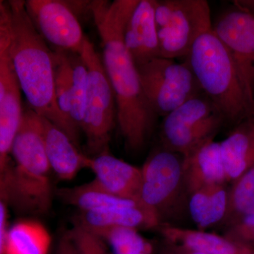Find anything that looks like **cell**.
<instances>
[{
    "mask_svg": "<svg viewBox=\"0 0 254 254\" xmlns=\"http://www.w3.org/2000/svg\"><path fill=\"white\" fill-rule=\"evenodd\" d=\"M139 0L95 1L91 9L101 38L103 63L115 93L117 120L127 149L144 147L156 115L151 109L140 81L138 69L125 43V29Z\"/></svg>",
    "mask_w": 254,
    "mask_h": 254,
    "instance_id": "1",
    "label": "cell"
},
{
    "mask_svg": "<svg viewBox=\"0 0 254 254\" xmlns=\"http://www.w3.org/2000/svg\"><path fill=\"white\" fill-rule=\"evenodd\" d=\"M0 38L6 43L31 109L63 130L78 147L79 129L64 116L57 102L53 53L32 21L26 1H0Z\"/></svg>",
    "mask_w": 254,
    "mask_h": 254,
    "instance_id": "2",
    "label": "cell"
},
{
    "mask_svg": "<svg viewBox=\"0 0 254 254\" xmlns=\"http://www.w3.org/2000/svg\"><path fill=\"white\" fill-rule=\"evenodd\" d=\"M51 170L34 112L31 108L23 109L11 160L0 170V201L21 215L48 213L53 198Z\"/></svg>",
    "mask_w": 254,
    "mask_h": 254,
    "instance_id": "3",
    "label": "cell"
},
{
    "mask_svg": "<svg viewBox=\"0 0 254 254\" xmlns=\"http://www.w3.org/2000/svg\"><path fill=\"white\" fill-rule=\"evenodd\" d=\"M186 63L224 120L238 123L252 117L253 108L231 55L213 29L195 41L187 55Z\"/></svg>",
    "mask_w": 254,
    "mask_h": 254,
    "instance_id": "4",
    "label": "cell"
},
{
    "mask_svg": "<svg viewBox=\"0 0 254 254\" xmlns=\"http://www.w3.org/2000/svg\"><path fill=\"white\" fill-rule=\"evenodd\" d=\"M141 172L142 201L155 214L160 226L172 225L189 213L183 156L165 148L157 150Z\"/></svg>",
    "mask_w": 254,
    "mask_h": 254,
    "instance_id": "5",
    "label": "cell"
},
{
    "mask_svg": "<svg viewBox=\"0 0 254 254\" xmlns=\"http://www.w3.org/2000/svg\"><path fill=\"white\" fill-rule=\"evenodd\" d=\"M79 55L88 69V93L81 130L90 153L98 156L108 153L110 135L118 116L116 100L103 60L88 38Z\"/></svg>",
    "mask_w": 254,
    "mask_h": 254,
    "instance_id": "6",
    "label": "cell"
},
{
    "mask_svg": "<svg viewBox=\"0 0 254 254\" xmlns=\"http://www.w3.org/2000/svg\"><path fill=\"white\" fill-rule=\"evenodd\" d=\"M160 57L176 59L190 53L195 41L213 29L205 0L155 1Z\"/></svg>",
    "mask_w": 254,
    "mask_h": 254,
    "instance_id": "7",
    "label": "cell"
},
{
    "mask_svg": "<svg viewBox=\"0 0 254 254\" xmlns=\"http://www.w3.org/2000/svg\"><path fill=\"white\" fill-rule=\"evenodd\" d=\"M219 110L202 93L189 100L164 118L161 128L163 148L188 156L213 139L224 121Z\"/></svg>",
    "mask_w": 254,
    "mask_h": 254,
    "instance_id": "8",
    "label": "cell"
},
{
    "mask_svg": "<svg viewBox=\"0 0 254 254\" xmlns=\"http://www.w3.org/2000/svg\"><path fill=\"white\" fill-rule=\"evenodd\" d=\"M143 93L156 116L163 117L203 93L188 64L158 58L137 67Z\"/></svg>",
    "mask_w": 254,
    "mask_h": 254,
    "instance_id": "9",
    "label": "cell"
},
{
    "mask_svg": "<svg viewBox=\"0 0 254 254\" xmlns=\"http://www.w3.org/2000/svg\"><path fill=\"white\" fill-rule=\"evenodd\" d=\"M213 31L226 47L254 108V16L240 9L220 15Z\"/></svg>",
    "mask_w": 254,
    "mask_h": 254,
    "instance_id": "10",
    "label": "cell"
},
{
    "mask_svg": "<svg viewBox=\"0 0 254 254\" xmlns=\"http://www.w3.org/2000/svg\"><path fill=\"white\" fill-rule=\"evenodd\" d=\"M26 9L42 37L58 50L77 53L86 37L76 15L58 0H28Z\"/></svg>",
    "mask_w": 254,
    "mask_h": 254,
    "instance_id": "11",
    "label": "cell"
},
{
    "mask_svg": "<svg viewBox=\"0 0 254 254\" xmlns=\"http://www.w3.org/2000/svg\"><path fill=\"white\" fill-rule=\"evenodd\" d=\"M21 87L7 46L0 38V170L11 160V150L21 120Z\"/></svg>",
    "mask_w": 254,
    "mask_h": 254,
    "instance_id": "12",
    "label": "cell"
},
{
    "mask_svg": "<svg viewBox=\"0 0 254 254\" xmlns=\"http://www.w3.org/2000/svg\"><path fill=\"white\" fill-rule=\"evenodd\" d=\"M33 112L52 170L60 180H73L81 169L88 168L90 158L82 154L63 130Z\"/></svg>",
    "mask_w": 254,
    "mask_h": 254,
    "instance_id": "13",
    "label": "cell"
},
{
    "mask_svg": "<svg viewBox=\"0 0 254 254\" xmlns=\"http://www.w3.org/2000/svg\"><path fill=\"white\" fill-rule=\"evenodd\" d=\"M88 168L95 174L94 181L103 190L120 198L144 204L141 199V168L108 153L90 158Z\"/></svg>",
    "mask_w": 254,
    "mask_h": 254,
    "instance_id": "14",
    "label": "cell"
},
{
    "mask_svg": "<svg viewBox=\"0 0 254 254\" xmlns=\"http://www.w3.org/2000/svg\"><path fill=\"white\" fill-rule=\"evenodd\" d=\"M153 0H139L125 29V43L136 67L160 57Z\"/></svg>",
    "mask_w": 254,
    "mask_h": 254,
    "instance_id": "15",
    "label": "cell"
},
{
    "mask_svg": "<svg viewBox=\"0 0 254 254\" xmlns=\"http://www.w3.org/2000/svg\"><path fill=\"white\" fill-rule=\"evenodd\" d=\"M189 195L203 187L227 182L220 143L209 140L184 158Z\"/></svg>",
    "mask_w": 254,
    "mask_h": 254,
    "instance_id": "16",
    "label": "cell"
},
{
    "mask_svg": "<svg viewBox=\"0 0 254 254\" xmlns=\"http://www.w3.org/2000/svg\"><path fill=\"white\" fill-rule=\"evenodd\" d=\"M76 223L91 230L113 227H128L138 230L158 228L160 226L155 214L143 205L81 212L76 218Z\"/></svg>",
    "mask_w": 254,
    "mask_h": 254,
    "instance_id": "17",
    "label": "cell"
},
{
    "mask_svg": "<svg viewBox=\"0 0 254 254\" xmlns=\"http://www.w3.org/2000/svg\"><path fill=\"white\" fill-rule=\"evenodd\" d=\"M164 240L205 254H253L254 250L235 243L225 236L173 225L158 227Z\"/></svg>",
    "mask_w": 254,
    "mask_h": 254,
    "instance_id": "18",
    "label": "cell"
},
{
    "mask_svg": "<svg viewBox=\"0 0 254 254\" xmlns=\"http://www.w3.org/2000/svg\"><path fill=\"white\" fill-rule=\"evenodd\" d=\"M220 148L227 182H234L254 165V124L252 120L239 125Z\"/></svg>",
    "mask_w": 254,
    "mask_h": 254,
    "instance_id": "19",
    "label": "cell"
},
{
    "mask_svg": "<svg viewBox=\"0 0 254 254\" xmlns=\"http://www.w3.org/2000/svg\"><path fill=\"white\" fill-rule=\"evenodd\" d=\"M228 190L225 184L203 187L189 197V215L200 230L222 223L227 213Z\"/></svg>",
    "mask_w": 254,
    "mask_h": 254,
    "instance_id": "20",
    "label": "cell"
},
{
    "mask_svg": "<svg viewBox=\"0 0 254 254\" xmlns=\"http://www.w3.org/2000/svg\"><path fill=\"white\" fill-rule=\"evenodd\" d=\"M57 195L64 203L77 207L81 212L97 211L135 205H145L135 200L111 194L98 186L94 180L72 188L60 189L57 190Z\"/></svg>",
    "mask_w": 254,
    "mask_h": 254,
    "instance_id": "21",
    "label": "cell"
},
{
    "mask_svg": "<svg viewBox=\"0 0 254 254\" xmlns=\"http://www.w3.org/2000/svg\"><path fill=\"white\" fill-rule=\"evenodd\" d=\"M51 237L46 227L35 220H21L10 227L4 254H48Z\"/></svg>",
    "mask_w": 254,
    "mask_h": 254,
    "instance_id": "22",
    "label": "cell"
},
{
    "mask_svg": "<svg viewBox=\"0 0 254 254\" xmlns=\"http://www.w3.org/2000/svg\"><path fill=\"white\" fill-rule=\"evenodd\" d=\"M254 212V165L232 182L228 190L226 215L221 224L229 227Z\"/></svg>",
    "mask_w": 254,
    "mask_h": 254,
    "instance_id": "23",
    "label": "cell"
},
{
    "mask_svg": "<svg viewBox=\"0 0 254 254\" xmlns=\"http://www.w3.org/2000/svg\"><path fill=\"white\" fill-rule=\"evenodd\" d=\"M91 231L103 239L113 254H154L153 244L136 229L113 227Z\"/></svg>",
    "mask_w": 254,
    "mask_h": 254,
    "instance_id": "24",
    "label": "cell"
},
{
    "mask_svg": "<svg viewBox=\"0 0 254 254\" xmlns=\"http://www.w3.org/2000/svg\"><path fill=\"white\" fill-rule=\"evenodd\" d=\"M71 65V89L70 117L73 123L81 129L86 111L88 93V69L81 55L68 52Z\"/></svg>",
    "mask_w": 254,
    "mask_h": 254,
    "instance_id": "25",
    "label": "cell"
},
{
    "mask_svg": "<svg viewBox=\"0 0 254 254\" xmlns=\"http://www.w3.org/2000/svg\"><path fill=\"white\" fill-rule=\"evenodd\" d=\"M53 60L55 65V93L58 107L64 116L74 124L70 117L71 74L68 52L56 49L53 53Z\"/></svg>",
    "mask_w": 254,
    "mask_h": 254,
    "instance_id": "26",
    "label": "cell"
},
{
    "mask_svg": "<svg viewBox=\"0 0 254 254\" xmlns=\"http://www.w3.org/2000/svg\"><path fill=\"white\" fill-rule=\"evenodd\" d=\"M66 234L77 254H113L102 237L77 223Z\"/></svg>",
    "mask_w": 254,
    "mask_h": 254,
    "instance_id": "27",
    "label": "cell"
},
{
    "mask_svg": "<svg viewBox=\"0 0 254 254\" xmlns=\"http://www.w3.org/2000/svg\"><path fill=\"white\" fill-rule=\"evenodd\" d=\"M224 236L235 243L254 250V212L229 226Z\"/></svg>",
    "mask_w": 254,
    "mask_h": 254,
    "instance_id": "28",
    "label": "cell"
},
{
    "mask_svg": "<svg viewBox=\"0 0 254 254\" xmlns=\"http://www.w3.org/2000/svg\"><path fill=\"white\" fill-rule=\"evenodd\" d=\"M7 208L2 201H0V254H4L5 245L9 229L7 223Z\"/></svg>",
    "mask_w": 254,
    "mask_h": 254,
    "instance_id": "29",
    "label": "cell"
},
{
    "mask_svg": "<svg viewBox=\"0 0 254 254\" xmlns=\"http://www.w3.org/2000/svg\"><path fill=\"white\" fill-rule=\"evenodd\" d=\"M56 254H77L67 234L65 233V235L60 238Z\"/></svg>",
    "mask_w": 254,
    "mask_h": 254,
    "instance_id": "30",
    "label": "cell"
},
{
    "mask_svg": "<svg viewBox=\"0 0 254 254\" xmlns=\"http://www.w3.org/2000/svg\"><path fill=\"white\" fill-rule=\"evenodd\" d=\"M235 4L238 9L243 10L246 12L254 16V0H244V1H235Z\"/></svg>",
    "mask_w": 254,
    "mask_h": 254,
    "instance_id": "31",
    "label": "cell"
},
{
    "mask_svg": "<svg viewBox=\"0 0 254 254\" xmlns=\"http://www.w3.org/2000/svg\"><path fill=\"white\" fill-rule=\"evenodd\" d=\"M167 242H168V241H167ZM168 242L177 254H205L196 252V251L190 250V249L187 248V247H184V246L176 245V244L171 243L170 242Z\"/></svg>",
    "mask_w": 254,
    "mask_h": 254,
    "instance_id": "32",
    "label": "cell"
},
{
    "mask_svg": "<svg viewBox=\"0 0 254 254\" xmlns=\"http://www.w3.org/2000/svg\"><path fill=\"white\" fill-rule=\"evenodd\" d=\"M158 254H177L172 246L166 240H164L163 245L159 248Z\"/></svg>",
    "mask_w": 254,
    "mask_h": 254,
    "instance_id": "33",
    "label": "cell"
},
{
    "mask_svg": "<svg viewBox=\"0 0 254 254\" xmlns=\"http://www.w3.org/2000/svg\"><path fill=\"white\" fill-rule=\"evenodd\" d=\"M252 118L251 119V120H252V122H253V123L254 124V110H253V113H252Z\"/></svg>",
    "mask_w": 254,
    "mask_h": 254,
    "instance_id": "34",
    "label": "cell"
},
{
    "mask_svg": "<svg viewBox=\"0 0 254 254\" xmlns=\"http://www.w3.org/2000/svg\"><path fill=\"white\" fill-rule=\"evenodd\" d=\"M253 254H254V253Z\"/></svg>",
    "mask_w": 254,
    "mask_h": 254,
    "instance_id": "35",
    "label": "cell"
}]
</instances>
